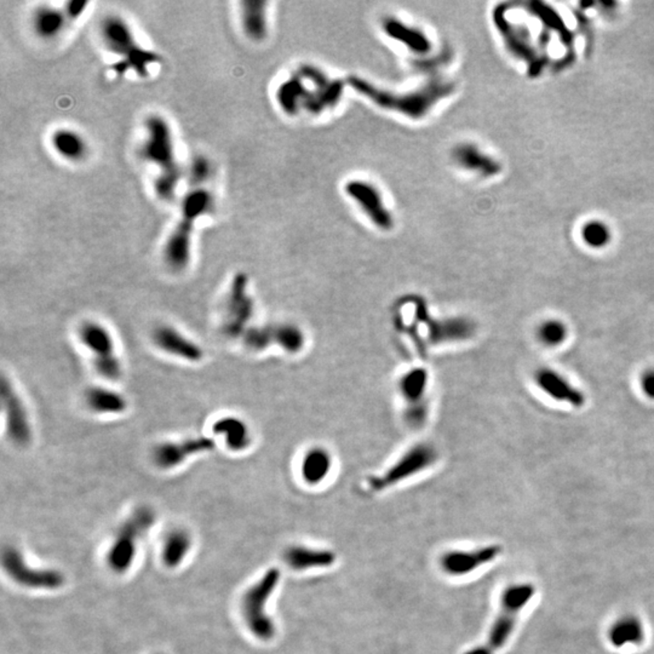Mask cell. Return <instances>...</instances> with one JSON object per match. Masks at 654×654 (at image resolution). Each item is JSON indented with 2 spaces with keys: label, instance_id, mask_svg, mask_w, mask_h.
<instances>
[{
  "label": "cell",
  "instance_id": "32",
  "mask_svg": "<svg viewBox=\"0 0 654 654\" xmlns=\"http://www.w3.org/2000/svg\"><path fill=\"white\" fill-rule=\"evenodd\" d=\"M641 387L646 396L654 400V369L646 371L641 377Z\"/></svg>",
  "mask_w": 654,
  "mask_h": 654
},
{
  "label": "cell",
  "instance_id": "10",
  "mask_svg": "<svg viewBox=\"0 0 654 654\" xmlns=\"http://www.w3.org/2000/svg\"><path fill=\"white\" fill-rule=\"evenodd\" d=\"M502 551V546L494 543L470 549H452L440 556L439 567L446 576L463 578L496 562Z\"/></svg>",
  "mask_w": 654,
  "mask_h": 654
},
{
  "label": "cell",
  "instance_id": "22",
  "mask_svg": "<svg viewBox=\"0 0 654 654\" xmlns=\"http://www.w3.org/2000/svg\"><path fill=\"white\" fill-rule=\"evenodd\" d=\"M266 1L244 0L240 3L241 27L249 39L262 41L268 35Z\"/></svg>",
  "mask_w": 654,
  "mask_h": 654
},
{
  "label": "cell",
  "instance_id": "29",
  "mask_svg": "<svg viewBox=\"0 0 654 654\" xmlns=\"http://www.w3.org/2000/svg\"><path fill=\"white\" fill-rule=\"evenodd\" d=\"M329 459L326 456L313 454L307 458L303 467V477L310 485H316L327 477Z\"/></svg>",
  "mask_w": 654,
  "mask_h": 654
},
{
  "label": "cell",
  "instance_id": "1",
  "mask_svg": "<svg viewBox=\"0 0 654 654\" xmlns=\"http://www.w3.org/2000/svg\"><path fill=\"white\" fill-rule=\"evenodd\" d=\"M343 94L340 80L330 79L314 66H302L296 73L279 85L276 102L285 113L296 115L300 110L323 113L335 107Z\"/></svg>",
  "mask_w": 654,
  "mask_h": 654
},
{
  "label": "cell",
  "instance_id": "16",
  "mask_svg": "<svg viewBox=\"0 0 654 654\" xmlns=\"http://www.w3.org/2000/svg\"><path fill=\"white\" fill-rule=\"evenodd\" d=\"M647 626L636 613H623L610 622L606 629V639L613 649L641 648L647 642Z\"/></svg>",
  "mask_w": 654,
  "mask_h": 654
},
{
  "label": "cell",
  "instance_id": "8",
  "mask_svg": "<svg viewBox=\"0 0 654 654\" xmlns=\"http://www.w3.org/2000/svg\"><path fill=\"white\" fill-rule=\"evenodd\" d=\"M155 514L149 507H140L120 526L107 554L109 568L125 573L133 564L138 541L152 527Z\"/></svg>",
  "mask_w": 654,
  "mask_h": 654
},
{
  "label": "cell",
  "instance_id": "6",
  "mask_svg": "<svg viewBox=\"0 0 654 654\" xmlns=\"http://www.w3.org/2000/svg\"><path fill=\"white\" fill-rule=\"evenodd\" d=\"M281 579V572L271 567L263 573L241 597L240 610L244 624L255 639L271 642L276 639V624L268 613V604Z\"/></svg>",
  "mask_w": 654,
  "mask_h": 654
},
{
  "label": "cell",
  "instance_id": "7",
  "mask_svg": "<svg viewBox=\"0 0 654 654\" xmlns=\"http://www.w3.org/2000/svg\"><path fill=\"white\" fill-rule=\"evenodd\" d=\"M101 37L106 48L122 59L118 64L122 70H133L138 77L146 78L151 67L160 61L155 52L138 43L133 28L120 16L104 17L101 22Z\"/></svg>",
  "mask_w": 654,
  "mask_h": 654
},
{
  "label": "cell",
  "instance_id": "11",
  "mask_svg": "<svg viewBox=\"0 0 654 654\" xmlns=\"http://www.w3.org/2000/svg\"><path fill=\"white\" fill-rule=\"evenodd\" d=\"M253 314V302L247 294V278L245 274H236L231 281L227 296L222 331L229 338L245 335L247 324Z\"/></svg>",
  "mask_w": 654,
  "mask_h": 654
},
{
  "label": "cell",
  "instance_id": "25",
  "mask_svg": "<svg viewBox=\"0 0 654 654\" xmlns=\"http://www.w3.org/2000/svg\"><path fill=\"white\" fill-rule=\"evenodd\" d=\"M212 432L224 439L227 448L231 451H242L250 445L251 436L244 421L238 417H223L212 427Z\"/></svg>",
  "mask_w": 654,
  "mask_h": 654
},
{
  "label": "cell",
  "instance_id": "21",
  "mask_svg": "<svg viewBox=\"0 0 654 654\" xmlns=\"http://www.w3.org/2000/svg\"><path fill=\"white\" fill-rule=\"evenodd\" d=\"M50 142L55 153L67 162H83L89 154V144L84 136L73 128H61L55 130Z\"/></svg>",
  "mask_w": 654,
  "mask_h": 654
},
{
  "label": "cell",
  "instance_id": "15",
  "mask_svg": "<svg viewBox=\"0 0 654 654\" xmlns=\"http://www.w3.org/2000/svg\"><path fill=\"white\" fill-rule=\"evenodd\" d=\"M215 443L209 438H187L178 441H166L157 445L152 452L153 462L162 470H170L181 465L188 458L209 452Z\"/></svg>",
  "mask_w": 654,
  "mask_h": 654
},
{
  "label": "cell",
  "instance_id": "12",
  "mask_svg": "<svg viewBox=\"0 0 654 654\" xmlns=\"http://www.w3.org/2000/svg\"><path fill=\"white\" fill-rule=\"evenodd\" d=\"M0 395L6 414L8 438L16 446H28L33 438L30 416L22 398L16 393L14 385L6 376L1 378Z\"/></svg>",
  "mask_w": 654,
  "mask_h": 654
},
{
  "label": "cell",
  "instance_id": "3",
  "mask_svg": "<svg viewBox=\"0 0 654 654\" xmlns=\"http://www.w3.org/2000/svg\"><path fill=\"white\" fill-rule=\"evenodd\" d=\"M146 137L141 155L146 162L157 166V176L153 181L154 192L162 202H171L182 178L181 166L176 157V147L170 124L159 114L149 115L144 122Z\"/></svg>",
  "mask_w": 654,
  "mask_h": 654
},
{
  "label": "cell",
  "instance_id": "27",
  "mask_svg": "<svg viewBox=\"0 0 654 654\" xmlns=\"http://www.w3.org/2000/svg\"><path fill=\"white\" fill-rule=\"evenodd\" d=\"M452 157L458 166L477 173H493L496 170V162L482 154L474 144L463 143L458 144L452 151Z\"/></svg>",
  "mask_w": 654,
  "mask_h": 654
},
{
  "label": "cell",
  "instance_id": "4",
  "mask_svg": "<svg viewBox=\"0 0 654 654\" xmlns=\"http://www.w3.org/2000/svg\"><path fill=\"white\" fill-rule=\"evenodd\" d=\"M537 596V586L528 581L508 584L498 597L497 612L486 634V641L463 654H498L510 644L522 615Z\"/></svg>",
  "mask_w": 654,
  "mask_h": 654
},
{
  "label": "cell",
  "instance_id": "19",
  "mask_svg": "<svg viewBox=\"0 0 654 654\" xmlns=\"http://www.w3.org/2000/svg\"><path fill=\"white\" fill-rule=\"evenodd\" d=\"M535 379L538 387L556 401H564L576 407H581L586 403L584 394L552 369H541L537 371Z\"/></svg>",
  "mask_w": 654,
  "mask_h": 654
},
{
  "label": "cell",
  "instance_id": "26",
  "mask_svg": "<svg viewBox=\"0 0 654 654\" xmlns=\"http://www.w3.org/2000/svg\"><path fill=\"white\" fill-rule=\"evenodd\" d=\"M192 546V538L187 531L176 528L169 532L162 543V557L164 565L175 568L182 564Z\"/></svg>",
  "mask_w": 654,
  "mask_h": 654
},
{
  "label": "cell",
  "instance_id": "20",
  "mask_svg": "<svg viewBox=\"0 0 654 654\" xmlns=\"http://www.w3.org/2000/svg\"><path fill=\"white\" fill-rule=\"evenodd\" d=\"M383 30L389 38L405 45L412 54L424 56L432 51V41L423 30L389 17L383 21Z\"/></svg>",
  "mask_w": 654,
  "mask_h": 654
},
{
  "label": "cell",
  "instance_id": "30",
  "mask_svg": "<svg viewBox=\"0 0 654 654\" xmlns=\"http://www.w3.org/2000/svg\"><path fill=\"white\" fill-rule=\"evenodd\" d=\"M211 162L207 157L202 155L194 157L189 165V173H188L191 187L206 184L207 181L211 177Z\"/></svg>",
  "mask_w": 654,
  "mask_h": 654
},
{
  "label": "cell",
  "instance_id": "5",
  "mask_svg": "<svg viewBox=\"0 0 654 654\" xmlns=\"http://www.w3.org/2000/svg\"><path fill=\"white\" fill-rule=\"evenodd\" d=\"M213 195L205 186L191 187L183 198L177 223L165 242L162 256L173 271H183L192 260L193 233L198 221L211 211Z\"/></svg>",
  "mask_w": 654,
  "mask_h": 654
},
{
  "label": "cell",
  "instance_id": "24",
  "mask_svg": "<svg viewBox=\"0 0 654 654\" xmlns=\"http://www.w3.org/2000/svg\"><path fill=\"white\" fill-rule=\"evenodd\" d=\"M85 403L97 414H122L128 408V400L113 389L90 387L84 395Z\"/></svg>",
  "mask_w": 654,
  "mask_h": 654
},
{
  "label": "cell",
  "instance_id": "28",
  "mask_svg": "<svg viewBox=\"0 0 654 654\" xmlns=\"http://www.w3.org/2000/svg\"><path fill=\"white\" fill-rule=\"evenodd\" d=\"M567 337V327L557 320H549L541 324L538 329V338L543 345L556 347L564 343Z\"/></svg>",
  "mask_w": 654,
  "mask_h": 654
},
{
  "label": "cell",
  "instance_id": "9",
  "mask_svg": "<svg viewBox=\"0 0 654 654\" xmlns=\"http://www.w3.org/2000/svg\"><path fill=\"white\" fill-rule=\"evenodd\" d=\"M79 340L89 350L93 356L95 369L107 381L115 382L123 376V364L120 361L115 342L110 331L97 321H85L78 331Z\"/></svg>",
  "mask_w": 654,
  "mask_h": 654
},
{
  "label": "cell",
  "instance_id": "18",
  "mask_svg": "<svg viewBox=\"0 0 654 654\" xmlns=\"http://www.w3.org/2000/svg\"><path fill=\"white\" fill-rule=\"evenodd\" d=\"M285 565L295 572L326 570L335 565L337 555L334 550L324 548L295 544L284 551Z\"/></svg>",
  "mask_w": 654,
  "mask_h": 654
},
{
  "label": "cell",
  "instance_id": "13",
  "mask_svg": "<svg viewBox=\"0 0 654 654\" xmlns=\"http://www.w3.org/2000/svg\"><path fill=\"white\" fill-rule=\"evenodd\" d=\"M3 565L8 575L20 586L30 589L56 590L64 584L62 573L54 570H38L27 565L15 548H8L3 554Z\"/></svg>",
  "mask_w": 654,
  "mask_h": 654
},
{
  "label": "cell",
  "instance_id": "33",
  "mask_svg": "<svg viewBox=\"0 0 654 654\" xmlns=\"http://www.w3.org/2000/svg\"><path fill=\"white\" fill-rule=\"evenodd\" d=\"M606 238L607 235L605 231L596 229V228H590V231H586V240L593 247H602L606 242Z\"/></svg>",
  "mask_w": 654,
  "mask_h": 654
},
{
  "label": "cell",
  "instance_id": "31",
  "mask_svg": "<svg viewBox=\"0 0 654 654\" xmlns=\"http://www.w3.org/2000/svg\"><path fill=\"white\" fill-rule=\"evenodd\" d=\"M88 6H89V1L73 0V1L66 3L64 10L67 17H68L69 22H73V21L79 20L81 16L84 15Z\"/></svg>",
  "mask_w": 654,
  "mask_h": 654
},
{
  "label": "cell",
  "instance_id": "14",
  "mask_svg": "<svg viewBox=\"0 0 654 654\" xmlns=\"http://www.w3.org/2000/svg\"><path fill=\"white\" fill-rule=\"evenodd\" d=\"M345 193L361 209L369 221L379 229L388 231L394 226V218L384 202L382 193L372 183L353 180L345 184Z\"/></svg>",
  "mask_w": 654,
  "mask_h": 654
},
{
  "label": "cell",
  "instance_id": "17",
  "mask_svg": "<svg viewBox=\"0 0 654 654\" xmlns=\"http://www.w3.org/2000/svg\"><path fill=\"white\" fill-rule=\"evenodd\" d=\"M152 340L159 349L178 359L198 363L204 358V352L200 345L170 325H160L155 327L153 331Z\"/></svg>",
  "mask_w": 654,
  "mask_h": 654
},
{
  "label": "cell",
  "instance_id": "2",
  "mask_svg": "<svg viewBox=\"0 0 654 654\" xmlns=\"http://www.w3.org/2000/svg\"><path fill=\"white\" fill-rule=\"evenodd\" d=\"M348 81L356 93L376 106L411 119L423 118L454 91L453 83L439 77L430 79L417 89L405 93L382 89L361 77H350Z\"/></svg>",
  "mask_w": 654,
  "mask_h": 654
},
{
  "label": "cell",
  "instance_id": "23",
  "mask_svg": "<svg viewBox=\"0 0 654 654\" xmlns=\"http://www.w3.org/2000/svg\"><path fill=\"white\" fill-rule=\"evenodd\" d=\"M68 17L64 9L54 6H41L35 9L32 16V27L40 39L51 40L62 35L67 25Z\"/></svg>",
  "mask_w": 654,
  "mask_h": 654
}]
</instances>
